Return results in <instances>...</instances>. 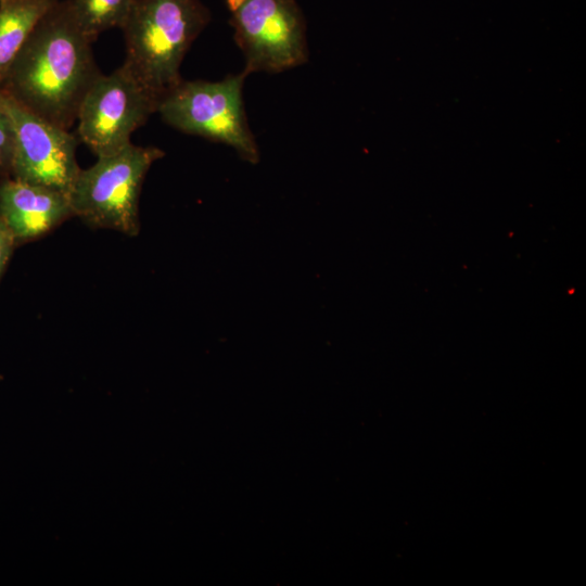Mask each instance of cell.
I'll use <instances>...</instances> for the list:
<instances>
[{"label":"cell","instance_id":"1","mask_svg":"<svg viewBox=\"0 0 586 586\" xmlns=\"http://www.w3.org/2000/svg\"><path fill=\"white\" fill-rule=\"evenodd\" d=\"M91 46L68 0H59L35 26L0 90L31 113L68 130L77 120L85 94L101 74Z\"/></svg>","mask_w":586,"mask_h":586},{"label":"cell","instance_id":"2","mask_svg":"<svg viewBox=\"0 0 586 586\" xmlns=\"http://www.w3.org/2000/svg\"><path fill=\"white\" fill-rule=\"evenodd\" d=\"M209 21L202 0H133L122 27L123 65L161 100L182 80L183 58Z\"/></svg>","mask_w":586,"mask_h":586},{"label":"cell","instance_id":"3","mask_svg":"<svg viewBox=\"0 0 586 586\" xmlns=\"http://www.w3.org/2000/svg\"><path fill=\"white\" fill-rule=\"evenodd\" d=\"M156 146L128 144L98 157L80 169L69 192L74 216L93 229H111L129 237L140 231L139 199L152 164L164 156Z\"/></svg>","mask_w":586,"mask_h":586},{"label":"cell","instance_id":"4","mask_svg":"<svg viewBox=\"0 0 586 586\" xmlns=\"http://www.w3.org/2000/svg\"><path fill=\"white\" fill-rule=\"evenodd\" d=\"M243 71L219 81L181 80L158 103L170 127L233 148L246 162H259V149L247 124Z\"/></svg>","mask_w":586,"mask_h":586},{"label":"cell","instance_id":"5","mask_svg":"<svg viewBox=\"0 0 586 586\" xmlns=\"http://www.w3.org/2000/svg\"><path fill=\"white\" fill-rule=\"evenodd\" d=\"M247 75L281 73L308 60L306 20L296 0H225Z\"/></svg>","mask_w":586,"mask_h":586},{"label":"cell","instance_id":"6","mask_svg":"<svg viewBox=\"0 0 586 586\" xmlns=\"http://www.w3.org/2000/svg\"><path fill=\"white\" fill-rule=\"evenodd\" d=\"M160 99L125 66L92 82L77 115L76 135L98 157L115 154L131 143L135 130L155 112Z\"/></svg>","mask_w":586,"mask_h":586},{"label":"cell","instance_id":"7","mask_svg":"<svg viewBox=\"0 0 586 586\" xmlns=\"http://www.w3.org/2000/svg\"><path fill=\"white\" fill-rule=\"evenodd\" d=\"M0 103L15 130L11 177L69 195L80 168L78 137L26 110L0 90Z\"/></svg>","mask_w":586,"mask_h":586},{"label":"cell","instance_id":"8","mask_svg":"<svg viewBox=\"0 0 586 586\" xmlns=\"http://www.w3.org/2000/svg\"><path fill=\"white\" fill-rule=\"evenodd\" d=\"M0 216L20 246L44 237L74 212L68 194L10 177L0 179Z\"/></svg>","mask_w":586,"mask_h":586},{"label":"cell","instance_id":"9","mask_svg":"<svg viewBox=\"0 0 586 586\" xmlns=\"http://www.w3.org/2000/svg\"><path fill=\"white\" fill-rule=\"evenodd\" d=\"M58 1H0V84L35 26Z\"/></svg>","mask_w":586,"mask_h":586},{"label":"cell","instance_id":"10","mask_svg":"<svg viewBox=\"0 0 586 586\" xmlns=\"http://www.w3.org/2000/svg\"><path fill=\"white\" fill-rule=\"evenodd\" d=\"M133 0H68L71 11L82 33L93 42L111 28L122 29Z\"/></svg>","mask_w":586,"mask_h":586},{"label":"cell","instance_id":"11","mask_svg":"<svg viewBox=\"0 0 586 586\" xmlns=\"http://www.w3.org/2000/svg\"><path fill=\"white\" fill-rule=\"evenodd\" d=\"M15 148V130L13 122L0 103V177L10 178Z\"/></svg>","mask_w":586,"mask_h":586},{"label":"cell","instance_id":"12","mask_svg":"<svg viewBox=\"0 0 586 586\" xmlns=\"http://www.w3.org/2000/svg\"><path fill=\"white\" fill-rule=\"evenodd\" d=\"M16 246L17 245L11 230L0 216V280L5 272L8 264Z\"/></svg>","mask_w":586,"mask_h":586},{"label":"cell","instance_id":"13","mask_svg":"<svg viewBox=\"0 0 586 586\" xmlns=\"http://www.w3.org/2000/svg\"><path fill=\"white\" fill-rule=\"evenodd\" d=\"M0 1H5V0H0Z\"/></svg>","mask_w":586,"mask_h":586}]
</instances>
